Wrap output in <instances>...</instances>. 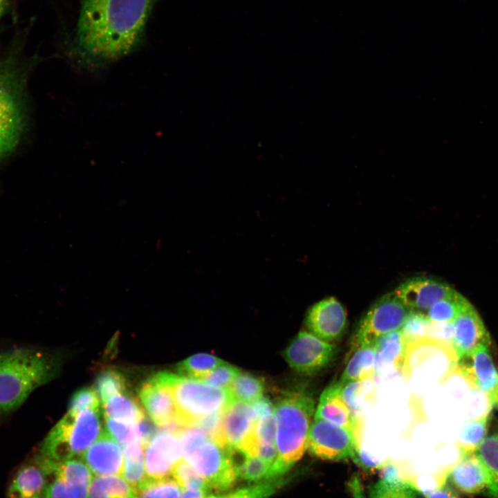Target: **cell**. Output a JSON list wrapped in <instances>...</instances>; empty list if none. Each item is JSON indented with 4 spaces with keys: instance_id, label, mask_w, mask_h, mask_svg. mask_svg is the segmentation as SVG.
Returning a JSON list of instances; mask_svg holds the SVG:
<instances>
[{
    "instance_id": "obj_1",
    "label": "cell",
    "mask_w": 498,
    "mask_h": 498,
    "mask_svg": "<svg viewBox=\"0 0 498 498\" xmlns=\"http://www.w3.org/2000/svg\"><path fill=\"white\" fill-rule=\"evenodd\" d=\"M156 0H80L70 53L83 66L113 62L141 45Z\"/></svg>"
},
{
    "instance_id": "obj_2",
    "label": "cell",
    "mask_w": 498,
    "mask_h": 498,
    "mask_svg": "<svg viewBox=\"0 0 498 498\" xmlns=\"http://www.w3.org/2000/svg\"><path fill=\"white\" fill-rule=\"evenodd\" d=\"M35 62L23 56L17 42L0 53V160L15 151L26 132L28 80Z\"/></svg>"
},
{
    "instance_id": "obj_3",
    "label": "cell",
    "mask_w": 498,
    "mask_h": 498,
    "mask_svg": "<svg viewBox=\"0 0 498 498\" xmlns=\"http://www.w3.org/2000/svg\"><path fill=\"white\" fill-rule=\"evenodd\" d=\"M57 367L56 357L39 349L0 351V420L17 409L35 389L53 379Z\"/></svg>"
},
{
    "instance_id": "obj_4",
    "label": "cell",
    "mask_w": 498,
    "mask_h": 498,
    "mask_svg": "<svg viewBox=\"0 0 498 498\" xmlns=\"http://www.w3.org/2000/svg\"><path fill=\"white\" fill-rule=\"evenodd\" d=\"M314 409L313 398L302 391L288 393L275 404V445L283 462L292 465L307 449Z\"/></svg>"
},
{
    "instance_id": "obj_5",
    "label": "cell",
    "mask_w": 498,
    "mask_h": 498,
    "mask_svg": "<svg viewBox=\"0 0 498 498\" xmlns=\"http://www.w3.org/2000/svg\"><path fill=\"white\" fill-rule=\"evenodd\" d=\"M102 431L99 409L68 412L44 439L37 459L52 463L73 459L82 454Z\"/></svg>"
},
{
    "instance_id": "obj_6",
    "label": "cell",
    "mask_w": 498,
    "mask_h": 498,
    "mask_svg": "<svg viewBox=\"0 0 498 498\" xmlns=\"http://www.w3.org/2000/svg\"><path fill=\"white\" fill-rule=\"evenodd\" d=\"M171 387L177 419L184 426H195L203 418L225 410L233 400L228 389L172 374Z\"/></svg>"
},
{
    "instance_id": "obj_7",
    "label": "cell",
    "mask_w": 498,
    "mask_h": 498,
    "mask_svg": "<svg viewBox=\"0 0 498 498\" xmlns=\"http://www.w3.org/2000/svg\"><path fill=\"white\" fill-rule=\"evenodd\" d=\"M182 454L205 479L210 489L223 491L234 483L237 476L233 450L222 448L207 437Z\"/></svg>"
},
{
    "instance_id": "obj_8",
    "label": "cell",
    "mask_w": 498,
    "mask_h": 498,
    "mask_svg": "<svg viewBox=\"0 0 498 498\" xmlns=\"http://www.w3.org/2000/svg\"><path fill=\"white\" fill-rule=\"evenodd\" d=\"M409 312L394 292L385 295L371 306L360 322L354 347L373 348L380 337L400 330Z\"/></svg>"
},
{
    "instance_id": "obj_9",
    "label": "cell",
    "mask_w": 498,
    "mask_h": 498,
    "mask_svg": "<svg viewBox=\"0 0 498 498\" xmlns=\"http://www.w3.org/2000/svg\"><path fill=\"white\" fill-rule=\"evenodd\" d=\"M361 438L350 430L315 419L309 430L307 450L312 455L324 460L353 459L360 448Z\"/></svg>"
},
{
    "instance_id": "obj_10",
    "label": "cell",
    "mask_w": 498,
    "mask_h": 498,
    "mask_svg": "<svg viewBox=\"0 0 498 498\" xmlns=\"http://www.w3.org/2000/svg\"><path fill=\"white\" fill-rule=\"evenodd\" d=\"M338 348L311 333L300 331L284 352L290 367L303 374L317 373L334 359Z\"/></svg>"
},
{
    "instance_id": "obj_11",
    "label": "cell",
    "mask_w": 498,
    "mask_h": 498,
    "mask_svg": "<svg viewBox=\"0 0 498 498\" xmlns=\"http://www.w3.org/2000/svg\"><path fill=\"white\" fill-rule=\"evenodd\" d=\"M256 423L250 405L233 400L225 409L223 419V434L228 448L257 457Z\"/></svg>"
},
{
    "instance_id": "obj_12",
    "label": "cell",
    "mask_w": 498,
    "mask_h": 498,
    "mask_svg": "<svg viewBox=\"0 0 498 498\" xmlns=\"http://www.w3.org/2000/svg\"><path fill=\"white\" fill-rule=\"evenodd\" d=\"M172 374L160 372L145 381L139 396L153 421L160 427L178 420L171 387Z\"/></svg>"
},
{
    "instance_id": "obj_13",
    "label": "cell",
    "mask_w": 498,
    "mask_h": 498,
    "mask_svg": "<svg viewBox=\"0 0 498 498\" xmlns=\"http://www.w3.org/2000/svg\"><path fill=\"white\" fill-rule=\"evenodd\" d=\"M347 323L344 308L332 297L313 304L308 311L305 319L310 333L329 343L341 338Z\"/></svg>"
},
{
    "instance_id": "obj_14",
    "label": "cell",
    "mask_w": 498,
    "mask_h": 498,
    "mask_svg": "<svg viewBox=\"0 0 498 498\" xmlns=\"http://www.w3.org/2000/svg\"><path fill=\"white\" fill-rule=\"evenodd\" d=\"M454 289L446 283L429 277H414L398 286L394 291L409 311L423 314Z\"/></svg>"
},
{
    "instance_id": "obj_15",
    "label": "cell",
    "mask_w": 498,
    "mask_h": 498,
    "mask_svg": "<svg viewBox=\"0 0 498 498\" xmlns=\"http://www.w3.org/2000/svg\"><path fill=\"white\" fill-rule=\"evenodd\" d=\"M147 477H167L175 465L181 460L182 450L178 436L160 431L145 446Z\"/></svg>"
},
{
    "instance_id": "obj_16",
    "label": "cell",
    "mask_w": 498,
    "mask_h": 498,
    "mask_svg": "<svg viewBox=\"0 0 498 498\" xmlns=\"http://www.w3.org/2000/svg\"><path fill=\"white\" fill-rule=\"evenodd\" d=\"M452 346L459 361L469 358L483 344H490V336L477 311L469 306L453 322Z\"/></svg>"
},
{
    "instance_id": "obj_17",
    "label": "cell",
    "mask_w": 498,
    "mask_h": 498,
    "mask_svg": "<svg viewBox=\"0 0 498 498\" xmlns=\"http://www.w3.org/2000/svg\"><path fill=\"white\" fill-rule=\"evenodd\" d=\"M82 455L93 474L97 476L122 474L124 454L109 432L102 431L95 443Z\"/></svg>"
},
{
    "instance_id": "obj_18",
    "label": "cell",
    "mask_w": 498,
    "mask_h": 498,
    "mask_svg": "<svg viewBox=\"0 0 498 498\" xmlns=\"http://www.w3.org/2000/svg\"><path fill=\"white\" fill-rule=\"evenodd\" d=\"M342 385L338 381L324 389L320 396L314 418L347 428L362 437L360 417L353 415L342 398Z\"/></svg>"
},
{
    "instance_id": "obj_19",
    "label": "cell",
    "mask_w": 498,
    "mask_h": 498,
    "mask_svg": "<svg viewBox=\"0 0 498 498\" xmlns=\"http://www.w3.org/2000/svg\"><path fill=\"white\" fill-rule=\"evenodd\" d=\"M448 480L457 490L466 495L488 491V472L474 451L461 452V459L448 473Z\"/></svg>"
},
{
    "instance_id": "obj_20",
    "label": "cell",
    "mask_w": 498,
    "mask_h": 498,
    "mask_svg": "<svg viewBox=\"0 0 498 498\" xmlns=\"http://www.w3.org/2000/svg\"><path fill=\"white\" fill-rule=\"evenodd\" d=\"M489 344H481L465 359L460 370L472 387L490 396L498 385V370L490 355Z\"/></svg>"
},
{
    "instance_id": "obj_21",
    "label": "cell",
    "mask_w": 498,
    "mask_h": 498,
    "mask_svg": "<svg viewBox=\"0 0 498 498\" xmlns=\"http://www.w3.org/2000/svg\"><path fill=\"white\" fill-rule=\"evenodd\" d=\"M408 345L400 330L380 337L373 347L376 356L377 372L387 368L403 370Z\"/></svg>"
},
{
    "instance_id": "obj_22",
    "label": "cell",
    "mask_w": 498,
    "mask_h": 498,
    "mask_svg": "<svg viewBox=\"0 0 498 498\" xmlns=\"http://www.w3.org/2000/svg\"><path fill=\"white\" fill-rule=\"evenodd\" d=\"M46 474L37 464L26 465L18 470L9 487V498H33L44 492Z\"/></svg>"
},
{
    "instance_id": "obj_23",
    "label": "cell",
    "mask_w": 498,
    "mask_h": 498,
    "mask_svg": "<svg viewBox=\"0 0 498 498\" xmlns=\"http://www.w3.org/2000/svg\"><path fill=\"white\" fill-rule=\"evenodd\" d=\"M279 459V461L271 464L261 459L258 456L250 457L244 455V459L239 465H236L237 476L242 479L261 483L278 479L283 476L291 467Z\"/></svg>"
},
{
    "instance_id": "obj_24",
    "label": "cell",
    "mask_w": 498,
    "mask_h": 498,
    "mask_svg": "<svg viewBox=\"0 0 498 498\" xmlns=\"http://www.w3.org/2000/svg\"><path fill=\"white\" fill-rule=\"evenodd\" d=\"M376 352L372 347H357L349 360L339 382L373 380L377 374Z\"/></svg>"
},
{
    "instance_id": "obj_25",
    "label": "cell",
    "mask_w": 498,
    "mask_h": 498,
    "mask_svg": "<svg viewBox=\"0 0 498 498\" xmlns=\"http://www.w3.org/2000/svg\"><path fill=\"white\" fill-rule=\"evenodd\" d=\"M37 461L46 475H53L68 483L87 486H90L93 480V472L82 460L71 459L59 463Z\"/></svg>"
},
{
    "instance_id": "obj_26",
    "label": "cell",
    "mask_w": 498,
    "mask_h": 498,
    "mask_svg": "<svg viewBox=\"0 0 498 498\" xmlns=\"http://www.w3.org/2000/svg\"><path fill=\"white\" fill-rule=\"evenodd\" d=\"M103 408L106 418L129 424H136L145 418L138 403L124 393L109 398L103 403Z\"/></svg>"
},
{
    "instance_id": "obj_27",
    "label": "cell",
    "mask_w": 498,
    "mask_h": 498,
    "mask_svg": "<svg viewBox=\"0 0 498 498\" xmlns=\"http://www.w3.org/2000/svg\"><path fill=\"white\" fill-rule=\"evenodd\" d=\"M474 452L483 464L489 477L488 494L492 498H498V430L486 436L474 450Z\"/></svg>"
},
{
    "instance_id": "obj_28",
    "label": "cell",
    "mask_w": 498,
    "mask_h": 498,
    "mask_svg": "<svg viewBox=\"0 0 498 498\" xmlns=\"http://www.w3.org/2000/svg\"><path fill=\"white\" fill-rule=\"evenodd\" d=\"M341 394L353 415L360 417V412L375 399L376 387L372 380L353 381L342 385Z\"/></svg>"
},
{
    "instance_id": "obj_29",
    "label": "cell",
    "mask_w": 498,
    "mask_h": 498,
    "mask_svg": "<svg viewBox=\"0 0 498 498\" xmlns=\"http://www.w3.org/2000/svg\"><path fill=\"white\" fill-rule=\"evenodd\" d=\"M133 488L118 475L98 476L89 488V498H133Z\"/></svg>"
},
{
    "instance_id": "obj_30",
    "label": "cell",
    "mask_w": 498,
    "mask_h": 498,
    "mask_svg": "<svg viewBox=\"0 0 498 498\" xmlns=\"http://www.w3.org/2000/svg\"><path fill=\"white\" fill-rule=\"evenodd\" d=\"M470 304L455 290L436 302L425 313L430 322L452 323Z\"/></svg>"
},
{
    "instance_id": "obj_31",
    "label": "cell",
    "mask_w": 498,
    "mask_h": 498,
    "mask_svg": "<svg viewBox=\"0 0 498 498\" xmlns=\"http://www.w3.org/2000/svg\"><path fill=\"white\" fill-rule=\"evenodd\" d=\"M124 447V467L122 475L133 488L137 487L145 477V448L139 440Z\"/></svg>"
},
{
    "instance_id": "obj_32",
    "label": "cell",
    "mask_w": 498,
    "mask_h": 498,
    "mask_svg": "<svg viewBox=\"0 0 498 498\" xmlns=\"http://www.w3.org/2000/svg\"><path fill=\"white\" fill-rule=\"evenodd\" d=\"M180 488L172 478L146 477L133 488V498H181Z\"/></svg>"
},
{
    "instance_id": "obj_33",
    "label": "cell",
    "mask_w": 498,
    "mask_h": 498,
    "mask_svg": "<svg viewBox=\"0 0 498 498\" xmlns=\"http://www.w3.org/2000/svg\"><path fill=\"white\" fill-rule=\"evenodd\" d=\"M233 400L252 403L263 396L264 381L248 373H240L228 388Z\"/></svg>"
},
{
    "instance_id": "obj_34",
    "label": "cell",
    "mask_w": 498,
    "mask_h": 498,
    "mask_svg": "<svg viewBox=\"0 0 498 498\" xmlns=\"http://www.w3.org/2000/svg\"><path fill=\"white\" fill-rule=\"evenodd\" d=\"M223 362L224 361L211 354L198 353L179 363L177 370L183 377L201 380Z\"/></svg>"
},
{
    "instance_id": "obj_35",
    "label": "cell",
    "mask_w": 498,
    "mask_h": 498,
    "mask_svg": "<svg viewBox=\"0 0 498 498\" xmlns=\"http://www.w3.org/2000/svg\"><path fill=\"white\" fill-rule=\"evenodd\" d=\"M488 422V416H485L466 423L459 437L461 452L474 451L486 436Z\"/></svg>"
},
{
    "instance_id": "obj_36",
    "label": "cell",
    "mask_w": 498,
    "mask_h": 498,
    "mask_svg": "<svg viewBox=\"0 0 498 498\" xmlns=\"http://www.w3.org/2000/svg\"><path fill=\"white\" fill-rule=\"evenodd\" d=\"M171 474L182 489L205 492L210 489L205 479L185 460L179 461Z\"/></svg>"
},
{
    "instance_id": "obj_37",
    "label": "cell",
    "mask_w": 498,
    "mask_h": 498,
    "mask_svg": "<svg viewBox=\"0 0 498 498\" xmlns=\"http://www.w3.org/2000/svg\"><path fill=\"white\" fill-rule=\"evenodd\" d=\"M412 482L389 483L380 479L369 488V498H418Z\"/></svg>"
},
{
    "instance_id": "obj_38",
    "label": "cell",
    "mask_w": 498,
    "mask_h": 498,
    "mask_svg": "<svg viewBox=\"0 0 498 498\" xmlns=\"http://www.w3.org/2000/svg\"><path fill=\"white\" fill-rule=\"evenodd\" d=\"M125 380L118 371L107 369L102 372L96 379L95 388L102 403L111 397L124 393Z\"/></svg>"
},
{
    "instance_id": "obj_39",
    "label": "cell",
    "mask_w": 498,
    "mask_h": 498,
    "mask_svg": "<svg viewBox=\"0 0 498 498\" xmlns=\"http://www.w3.org/2000/svg\"><path fill=\"white\" fill-rule=\"evenodd\" d=\"M89 486L75 484L55 478L46 485L44 498H89Z\"/></svg>"
},
{
    "instance_id": "obj_40",
    "label": "cell",
    "mask_w": 498,
    "mask_h": 498,
    "mask_svg": "<svg viewBox=\"0 0 498 498\" xmlns=\"http://www.w3.org/2000/svg\"><path fill=\"white\" fill-rule=\"evenodd\" d=\"M430 321L425 314L410 311L400 330L408 344L426 338Z\"/></svg>"
},
{
    "instance_id": "obj_41",
    "label": "cell",
    "mask_w": 498,
    "mask_h": 498,
    "mask_svg": "<svg viewBox=\"0 0 498 498\" xmlns=\"http://www.w3.org/2000/svg\"><path fill=\"white\" fill-rule=\"evenodd\" d=\"M279 479H275L261 482L229 493L211 495L207 498H267L275 492L279 486Z\"/></svg>"
},
{
    "instance_id": "obj_42",
    "label": "cell",
    "mask_w": 498,
    "mask_h": 498,
    "mask_svg": "<svg viewBox=\"0 0 498 498\" xmlns=\"http://www.w3.org/2000/svg\"><path fill=\"white\" fill-rule=\"evenodd\" d=\"M240 373L237 367L224 362L208 374L201 381L218 388L228 389Z\"/></svg>"
},
{
    "instance_id": "obj_43",
    "label": "cell",
    "mask_w": 498,
    "mask_h": 498,
    "mask_svg": "<svg viewBox=\"0 0 498 498\" xmlns=\"http://www.w3.org/2000/svg\"><path fill=\"white\" fill-rule=\"evenodd\" d=\"M95 390L84 387L77 390L72 396L69 412L77 413L86 409H99V398Z\"/></svg>"
},
{
    "instance_id": "obj_44",
    "label": "cell",
    "mask_w": 498,
    "mask_h": 498,
    "mask_svg": "<svg viewBox=\"0 0 498 498\" xmlns=\"http://www.w3.org/2000/svg\"><path fill=\"white\" fill-rule=\"evenodd\" d=\"M106 420L110 434L123 446L138 440L135 424L118 422L107 418Z\"/></svg>"
},
{
    "instance_id": "obj_45",
    "label": "cell",
    "mask_w": 498,
    "mask_h": 498,
    "mask_svg": "<svg viewBox=\"0 0 498 498\" xmlns=\"http://www.w3.org/2000/svg\"><path fill=\"white\" fill-rule=\"evenodd\" d=\"M256 435L259 443L275 445L276 421L273 414L261 417L256 423Z\"/></svg>"
},
{
    "instance_id": "obj_46",
    "label": "cell",
    "mask_w": 498,
    "mask_h": 498,
    "mask_svg": "<svg viewBox=\"0 0 498 498\" xmlns=\"http://www.w3.org/2000/svg\"><path fill=\"white\" fill-rule=\"evenodd\" d=\"M379 470L380 479L389 483H400L412 482L404 478L400 473L398 468L389 460L381 463L378 468Z\"/></svg>"
},
{
    "instance_id": "obj_47",
    "label": "cell",
    "mask_w": 498,
    "mask_h": 498,
    "mask_svg": "<svg viewBox=\"0 0 498 498\" xmlns=\"http://www.w3.org/2000/svg\"><path fill=\"white\" fill-rule=\"evenodd\" d=\"M137 436L144 448L155 436V427L145 418L135 424Z\"/></svg>"
},
{
    "instance_id": "obj_48",
    "label": "cell",
    "mask_w": 498,
    "mask_h": 498,
    "mask_svg": "<svg viewBox=\"0 0 498 498\" xmlns=\"http://www.w3.org/2000/svg\"><path fill=\"white\" fill-rule=\"evenodd\" d=\"M250 404L254 417L257 422L262 416L273 414L274 407L271 401L268 398L262 396Z\"/></svg>"
},
{
    "instance_id": "obj_49",
    "label": "cell",
    "mask_w": 498,
    "mask_h": 498,
    "mask_svg": "<svg viewBox=\"0 0 498 498\" xmlns=\"http://www.w3.org/2000/svg\"><path fill=\"white\" fill-rule=\"evenodd\" d=\"M257 456L267 463L275 464L279 461L276 445L259 443Z\"/></svg>"
},
{
    "instance_id": "obj_50",
    "label": "cell",
    "mask_w": 498,
    "mask_h": 498,
    "mask_svg": "<svg viewBox=\"0 0 498 498\" xmlns=\"http://www.w3.org/2000/svg\"><path fill=\"white\" fill-rule=\"evenodd\" d=\"M426 498H461L456 491L450 485L442 484L437 489L430 493Z\"/></svg>"
},
{
    "instance_id": "obj_51",
    "label": "cell",
    "mask_w": 498,
    "mask_h": 498,
    "mask_svg": "<svg viewBox=\"0 0 498 498\" xmlns=\"http://www.w3.org/2000/svg\"><path fill=\"white\" fill-rule=\"evenodd\" d=\"M348 487L353 498H366L360 478L354 474L349 481Z\"/></svg>"
},
{
    "instance_id": "obj_52",
    "label": "cell",
    "mask_w": 498,
    "mask_h": 498,
    "mask_svg": "<svg viewBox=\"0 0 498 498\" xmlns=\"http://www.w3.org/2000/svg\"><path fill=\"white\" fill-rule=\"evenodd\" d=\"M208 492L202 490H190L182 489L181 498H207Z\"/></svg>"
},
{
    "instance_id": "obj_53",
    "label": "cell",
    "mask_w": 498,
    "mask_h": 498,
    "mask_svg": "<svg viewBox=\"0 0 498 498\" xmlns=\"http://www.w3.org/2000/svg\"><path fill=\"white\" fill-rule=\"evenodd\" d=\"M488 398L490 399L492 407H495L498 410V385L492 392V394L488 396Z\"/></svg>"
},
{
    "instance_id": "obj_54",
    "label": "cell",
    "mask_w": 498,
    "mask_h": 498,
    "mask_svg": "<svg viewBox=\"0 0 498 498\" xmlns=\"http://www.w3.org/2000/svg\"><path fill=\"white\" fill-rule=\"evenodd\" d=\"M10 2L11 0H0V19L6 14L10 5Z\"/></svg>"
},
{
    "instance_id": "obj_55",
    "label": "cell",
    "mask_w": 498,
    "mask_h": 498,
    "mask_svg": "<svg viewBox=\"0 0 498 498\" xmlns=\"http://www.w3.org/2000/svg\"><path fill=\"white\" fill-rule=\"evenodd\" d=\"M33 498H40L39 496L34 497Z\"/></svg>"
}]
</instances>
